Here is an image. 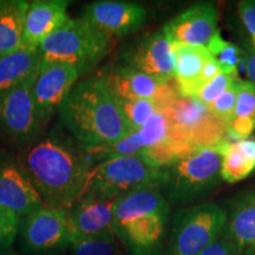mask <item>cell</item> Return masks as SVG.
I'll return each mask as SVG.
<instances>
[{"instance_id": "7402d4cb", "label": "cell", "mask_w": 255, "mask_h": 255, "mask_svg": "<svg viewBox=\"0 0 255 255\" xmlns=\"http://www.w3.org/2000/svg\"><path fill=\"white\" fill-rule=\"evenodd\" d=\"M233 138L246 139L255 129V85L250 81H238V96L233 122L226 128Z\"/></svg>"}, {"instance_id": "5bb4252c", "label": "cell", "mask_w": 255, "mask_h": 255, "mask_svg": "<svg viewBox=\"0 0 255 255\" xmlns=\"http://www.w3.org/2000/svg\"><path fill=\"white\" fill-rule=\"evenodd\" d=\"M0 206L20 219L44 207L24 169L7 157H0Z\"/></svg>"}, {"instance_id": "f35d334b", "label": "cell", "mask_w": 255, "mask_h": 255, "mask_svg": "<svg viewBox=\"0 0 255 255\" xmlns=\"http://www.w3.org/2000/svg\"><path fill=\"white\" fill-rule=\"evenodd\" d=\"M0 4H1V0H0Z\"/></svg>"}, {"instance_id": "8992f818", "label": "cell", "mask_w": 255, "mask_h": 255, "mask_svg": "<svg viewBox=\"0 0 255 255\" xmlns=\"http://www.w3.org/2000/svg\"><path fill=\"white\" fill-rule=\"evenodd\" d=\"M227 213L213 202L177 209L171 218L164 255H199L222 234Z\"/></svg>"}, {"instance_id": "44dd1931", "label": "cell", "mask_w": 255, "mask_h": 255, "mask_svg": "<svg viewBox=\"0 0 255 255\" xmlns=\"http://www.w3.org/2000/svg\"><path fill=\"white\" fill-rule=\"evenodd\" d=\"M30 1L1 0L0 4V57L24 46V24Z\"/></svg>"}, {"instance_id": "f1b7e54d", "label": "cell", "mask_w": 255, "mask_h": 255, "mask_svg": "<svg viewBox=\"0 0 255 255\" xmlns=\"http://www.w3.org/2000/svg\"><path fill=\"white\" fill-rule=\"evenodd\" d=\"M20 218L11 210L0 206V250H7L13 246L18 237Z\"/></svg>"}, {"instance_id": "d590c367", "label": "cell", "mask_w": 255, "mask_h": 255, "mask_svg": "<svg viewBox=\"0 0 255 255\" xmlns=\"http://www.w3.org/2000/svg\"><path fill=\"white\" fill-rule=\"evenodd\" d=\"M242 255H255V246L250 248V250H247Z\"/></svg>"}, {"instance_id": "9a60e30c", "label": "cell", "mask_w": 255, "mask_h": 255, "mask_svg": "<svg viewBox=\"0 0 255 255\" xmlns=\"http://www.w3.org/2000/svg\"><path fill=\"white\" fill-rule=\"evenodd\" d=\"M79 72L71 65L62 63H43L36 81L32 85V95L37 107L50 117L78 82Z\"/></svg>"}, {"instance_id": "83f0119b", "label": "cell", "mask_w": 255, "mask_h": 255, "mask_svg": "<svg viewBox=\"0 0 255 255\" xmlns=\"http://www.w3.org/2000/svg\"><path fill=\"white\" fill-rule=\"evenodd\" d=\"M238 96V81L220 96L218 100L208 105V111L214 119L221 122L227 128L233 122L235 115V105H237Z\"/></svg>"}, {"instance_id": "4fadbf2b", "label": "cell", "mask_w": 255, "mask_h": 255, "mask_svg": "<svg viewBox=\"0 0 255 255\" xmlns=\"http://www.w3.org/2000/svg\"><path fill=\"white\" fill-rule=\"evenodd\" d=\"M219 12L210 1H201L178 13L162 28L171 44L206 46L218 33Z\"/></svg>"}, {"instance_id": "2e32d148", "label": "cell", "mask_w": 255, "mask_h": 255, "mask_svg": "<svg viewBox=\"0 0 255 255\" xmlns=\"http://www.w3.org/2000/svg\"><path fill=\"white\" fill-rule=\"evenodd\" d=\"M65 0H34L30 1L24 24V46L39 45L71 19Z\"/></svg>"}, {"instance_id": "52a82bcc", "label": "cell", "mask_w": 255, "mask_h": 255, "mask_svg": "<svg viewBox=\"0 0 255 255\" xmlns=\"http://www.w3.org/2000/svg\"><path fill=\"white\" fill-rule=\"evenodd\" d=\"M162 182L163 169L154 167L141 155L124 156L105 159L94 165L85 194L120 199L142 188L152 187L159 190Z\"/></svg>"}, {"instance_id": "cb8c5ba5", "label": "cell", "mask_w": 255, "mask_h": 255, "mask_svg": "<svg viewBox=\"0 0 255 255\" xmlns=\"http://www.w3.org/2000/svg\"><path fill=\"white\" fill-rule=\"evenodd\" d=\"M70 255H122L115 234L102 237H81L73 233L69 247Z\"/></svg>"}, {"instance_id": "ba28073f", "label": "cell", "mask_w": 255, "mask_h": 255, "mask_svg": "<svg viewBox=\"0 0 255 255\" xmlns=\"http://www.w3.org/2000/svg\"><path fill=\"white\" fill-rule=\"evenodd\" d=\"M18 234L23 255H63L73 234L70 209L44 206L20 219Z\"/></svg>"}, {"instance_id": "8fae6325", "label": "cell", "mask_w": 255, "mask_h": 255, "mask_svg": "<svg viewBox=\"0 0 255 255\" xmlns=\"http://www.w3.org/2000/svg\"><path fill=\"white\" fill-rule=\"evenodd\" d=\"M120 64L145 73L161 83L174 79L175 55L171 41L163 30L139 38L121 52Z\"/></svg>"}, {"instance_id": "7a4b0ae2", "label": "cell", "mask_w": 255, "mask_h": 255, "mask_svg": "<svg viewBox=\"0 0 255 255\" xmlns=\"http://www.w3.org/2000/svg\"><path fill=\"white\" fill-rule=\"evenodd\" d=\"M57 110L60 123L85 150L109 145L130 132L116 96L100 75L76 83Z\"/></svg>"}, {"instance_id": "30bf717a", "label": "cell", "mask_w": 255, "mask_h": 255, "mask_svg": "<svg viewBox=\"0 0 255 255\" xmlns=\"http://www.w3.org/2000/svg\"><path fill=\"white\" fill-rule=\"evenodd\" d=\"M100 76L117 98L154 101L159 111H164L180 96L176 84L173 87L171 82L161 83L120 63L107 65Z\"/></svg>"}, {"instance_id": "74e56055", "label": "cell", "mask_w": 255, "mask_h": 255, "mask_svg": "<svg viewBox=\"0 0 255 255\" xmlns=\"http://www.w3.org/2000/svg\"><path fill=\"white\" fill-rule=\"evenodd\" d=\"M251 137H252V138H254V139H255V129H254V131H253V135H252Z\"/></svg>"}, {"instance_id": "d6986e66", "label": "cell", "mask_w": 255, "mask_h": 255, "mask_svg": "<svg viewBox=\"0 0 255 255\" xmlns=\"http://www.w3.org/2000/svg\"><path fill=\"white\" fill-rule=\"evenodd\" d=\"M43 65L39 47L23 46L0 57V95L36 81Z\"/></svg>"}, {"instance_id": "8d00e7d4", "label": "cell", "mask_w": 255, "mask_h": 255, "mask_svg": "<svg viewBox=\"0 0 255 255\" xmlns=\"http://www.w3.org/2000/svg\"><path fill=\"white\" fill-rule=\"evenodd\" d=\"M251 45V47L253 50H255V34H253V36H251V40L250 43H248Z\"/></svg>"}, {"instance_id": "603a6c76", "label": "cell", "mask_w": 255, "mask_h": 255, "mask_svg": "<svg viewBox=\"0 0 255 255\" xmlns=\"http://www.w3.org/2000/svg\"><path fill=\"white\" fill-rule=\"evenodd\" d=\"M214 148L221 155V177L226 182H240L255 171L254 162L245 157L235 148L234 142L221 141Z\"/></svg>"}, {"instance_id": "484cf974", "label": "cell", "mask_w": 255, "mask_h": 255, "mask_svg": "<svg viewBox=\"0 0 255 255\" xmlns=\"http://www.w3.org/2000/svg\"><path fill=\"white\" fill-rule=\"evenodd\" d=\"M117 98V97H116ZM130 132L141 129L157 113L158 108L150 100H122L117 98Z\"/></svg>"}, {"instance_id": "ffe728a7", "label": "cell", "mask_w": 255, "mask_h": 255, "mask_svg": "<svg viewBox=\"0 0 255 255\" xmlns=\"http://www.w3.org/2000/svg\"><path fill=\"white\" fill-rule=\"evenodd\" d=\"M175 55L174 82L182 97H195L203 88L201 73L212 55L206 46L173 44Z\"/></svg>"}, {"instance_id": "1f68e13d", "label": "cell", "mask_w": 255, "mask_h": 255, "mask_svg": "<svg viewBox=\"0 0 255 255\" xmlns=\"http://www.w3.org/2000/svg\"><path fill=\"white\" fill-rule=\"evenodd\" d=\"M199 255H239L234 246L221 234Z\"/></svg>"}, {"instance_id": "836d02e7", "label": "cell", "mask_w": 255, "mask_h": 255, "mask_svg": "<svg viewBox=\"0 0 255 255\" xmlns=\"http://www.w3.org/2000/svg\"><path fill=\"white\" fill-rule=\"evenodd\" d=\"M234 145L235 148H237L238 150L245 156V157L255 163V139L254 138L250 137V138H246V139L235 141Z\"/></svg>"}, {"instance_id": "d6a6232c", "label": "cell", "mask_w": 255, "mask_h": 255, "mask_svg": "<svg viewBox=\"0 0 255 255\" xmlns=\"http://www.w3.org/2000/svg\"><path fill=\"white\" fill-rule=\"evenodd\" d=\"M242 53H244L242 62L245 63L248 79L255 85V50L252 49L250 44H247V46L242 49Z\"/></svg>"}, {"instance_id": "7c38bea8", "label": "cell", "mask_w": 255, "mask_h": 255, "mask_svg": "<svg viewBox=\"0 0 255 255\" xmlns=\"http://www.w3.org/2000/svg\"><path fill=\"white\" fill-rule=\"evenodd\" d=\"M82 17L113 38L128 36L139 30L145 24L148 12L137 2L98 0L85 6Z\"/></svg>"}, {"instance_id": "ac0fdd59", "label": "cell", "mask_w": 255, "mask_h": 255, "mask_svg": "<svg viewBox=\"0 0 255 255\" xmlns=\"http://www.w3.org/2000/svg\"><path fill=\"white\" fill-rule=\"evenodd\" d=\"M222 235L239 255L255 246V189L235 197L227 213Z\"/></svg>"}, {"instance_id": "5b68a950", "label": "cell", "mask_w": 255, "mask_h": 255, "mask_svg": "<svg viewBox=\"0 0 255 255\" xmlns=\"http://www.w3.org/2000/svg\"><path fill=\"white\" fill-rule=\"evenodd\" d=\"M111 38L84 18H71L39 45L43 63L68 64L79 75L90 72L104 58Z\"/></svg>"}, {"instance_id": "4316f807", "label": "cell", "mask_w": 255, "mask_h": 255, "mask_svg": "<svg viewBox=\"0 0 255 255\" xmlns=\"http://www.w3.org/2000/svg\"><path fill=\"white\" fill-rule=\"evenodd\" d=\"M136 131L143 149L146 150L168 138L170 133V123L163 111H157L141 129Z\"/></svg>"}, {"instance_id": "9c48e42d", "label": "cell", "mask_w": 255, "mask_h": 255, "mask_svg": "<svg viewBox=\"0 0 255 255\" xmlns=\"http://www.w3.org/2000/svg\"><path fill=\"white\" fill-rule=\"evenodd\" d=\"M32 85L25 84L0 95V131L21 144L36 141L49 119L37 107Z\"/></svg>"}, {"instance_id": "f546056e", "label": "cell", "mask_w": 255, "mask_h": 255, "mask_svg": "<svg viewBox=\"0 0 255 255\" xmlns=\"http://www.w3.org/2000/svg\"><path fill=\"white\" fill-rule=\"evenodd\" d=\"M237 79L232 76L225 75V73H219L216 77H214L212 81L207 83L201 90L195 95V98L199 102H201L203 105L208 107L213 103V102L218 100L223 92L231 87Z\"/></svg>"}, {"instance_id": "277c9868", "label": "cell", "mask_w": 255, "mask_h": 255, "mask_svg": "<svg viewBox=\"0 0 255 255\" xmlns=\"http://www.w3.org/2000/svg\"><path fill=\"white\" fill-rule=\"evenodd\" d=\"M163 169L159 188L169 203H189L208 195L221 183V155L214 146L196 148Z\"/></svg>"}, {"instance_id": "3957f363", "label": "cell", "mask_w": 255, "mask_h": 255, "mask_svg": "<svg viewBox=\"0 0 255 255\" xmlns=\"http://www.w3.org/2000/svg\"><path fill=\"white\" fill-rule=\"evenodd\" d=\"M169 223L170 203L156 188H142L116 201L113 231L128 255H161Z\"/></svg>"}, {"instance_id": "e0dca14e", "label": "cell", "mask_w": 255, "mask_h": 255, "mask_svg": "<svg viewBox=\"0 0 255 255\" xmlns=\"http://www.w3.org/2000/svg\"><path fill=\"white\" fill-rule=\"evenodd\" d=\"M119 199L83 195L70 208L73 233L81 237H102L114 234V208Z\"/></svg>"}, {"instance_id": "4dcf8cb0", "label": "cell", "mask_w": 255, "mask_h": 255, "mask_svg": "<svg viewBox=\"0 0 255 255\" xmlns=\"http://www.w3.org/2000/svg\"><path fill=\"white\" fill-rule=\"evenodd\" d=\"M238 13L250 36L255 34V0H244L239 2Z\"/></svg>"}, {"instance_id": "6da1fadb", "label": "cell", "mask_w": 255, "mask_h": 255, "mask_svg": "<svg viewBox=\"0 0 255 255\" xmlns=\"http://www.w3.org/2000/svg\"><path fill=\"white\" fill-rule=\"evenodd\" d=\"M72 141L50 133L30 143L20 158L44 206L70 209L87 191L92 165Z\"/></svg>"}, {"instance_id": "e575fe53", "label": "cell", "mask_w": 255, "mask_h": 255, "mask_svg": "<svg viewBox=\"0 0 255 255\" xmlns=\"http://www.w3.org/2000/svg\"><path fill=\"white\" fill-rule=\"evenodd\" d=\"M0 255H18V253L12 248H7V250H0Z\"/></svg>"}, {"instance_id": "d4e9b609", "label": "cell", "mask_w": 255, "mask_h": 255, "mask_svg": "<svg viewBox=\"0 0 255 255\" xmlns=\"http://www.w3.org/2000/svg\"><path fill=\"white\" fill-rule=\"evenodd\" d=\"M207 50L218 63L220 71L225 75L234 77L237 75L239 65L244 59L242 49L231 41L223 39L221 34L215 33L207 45Z\"/></svg>"}]
</instances>
